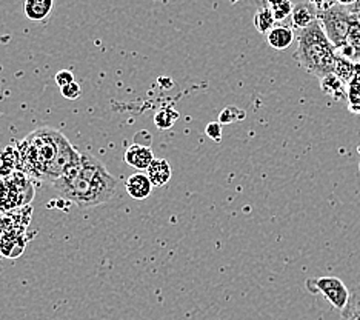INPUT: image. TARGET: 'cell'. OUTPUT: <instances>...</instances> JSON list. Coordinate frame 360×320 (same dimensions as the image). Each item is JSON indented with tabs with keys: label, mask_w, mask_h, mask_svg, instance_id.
<instances>
[{
	"label": "cell",
	"mask_w": 360,
	"mask_h": 320,
	"mask_svg": "<svg viewBox=\"0 0 360 320\" xmlns=\"http://www.w3.org/2000/svg\"><path fill=\"white\" fill-rule=\"evenodd\" d=\"M60 199L86 210L110 202L117 191V180L103 163L89 154L80 159L53 182Z\"/></svg>",
	"instance_id": "obj_1"
},
{
	"label": "cell",
	"mask_w": 360,
	"mask_h": 320,
	"mask_svg": "<svg viewBox=\"0 0 360 320\" xmlns=\"http://www.w3.org/2000/svg\"><path fill=\"white\" fill-rule=\"evenodd\" d=\"M296 39L297 49L294 57L302 68L321 80L335 74L339 54L326 37L321 22L316 20L308 28L297 31Z\"/></svg>",
	"instance_id": "obj_2"
},
{
	"label": "cell",
	"mask_w": 360,
	"mask_h": 320,
	"mask_svg": "<svg viewBox=\"0 0 360 320\" xmlns=\"http://www.w3.org/2000/svg\"><path fill=\"white\" fill-rule=\"evenodd\" d=\"M63 134L53 128H40L28 134L25 141L20 142L18 150L23 172L28 176H36L46 180L53 162L59 151Z\"/></svg>",
	"instance_id": "obj_3"
},
{
	"label": "cell",
	"mask_w": 360,
	"mask_h": 320,
	"mask_svg": "<svg viewBox=\"0 0 360 320\" xmlns=\"http://www.w3.org/2000/svg\"><path fill=\"white\" fill-rule=\"evenodd\" d=\"M34 186L25 172H13L0 180V211H19L30 207Z\"/></svg>",
	"instance_id": "obj_4"
},
{
	"label": "cell",
	"mask_w": 360,
	"mask_h": 320,
	"mask_svg": "<svg viewBox=\"0 0 360 320\" xmlns=\"http://www.w3.org/2000/svg\"><path fill=\"white\" fill-rule=\"evenodd\" d=\"M354 18L356 15L348 11V8L342 4H335L328 11L319 14V22L322 23L326 37L330 39L333 46L339 51L348 45L349 28L353 25Z\"/></svg>",
	"instance_id": "obj_5"
},
{
	"label": "cell",
	"mask_w": 360,
	"mask_h": 320,
	"mask_svg": "<svg viewBox=\"0 0 360 320\" xmlns=\"http://www.w3.org/2000/svg\"><path fill=\"white\" fill-rule=\"evenodd\" d=\"M307 290L313 294H322L323 297L339 311H343L347 308L351 297L349 290L338 277L308 279Z\"/></svg>",
	"instance_id": "obj_6"
},
{
	"label": "cell",
	"mask_w": 360,
	"mask_h": 320,
	"mask_svg": "<svg viewBox=\"0 0 360 320\" xmlns=\"http://www.w3.org/2000/svg\"><path fill=\"white\" fill-rule=\"evenodd\" d=\"M27 248V233H8L0 236V254L8 259L20 257Z\"/></svg>",
	"instance_id": "obj_7"
},
{
	"label": "cell",
	"mask_w": 360,
	"mask_h": 320,
	"mask_svg": "<svg viewBox=\"0 0 360 320\" xmlns=\"http://www.w3.org/2000/svg\"><path fill=\"white\" fill-rule=\"evenodd\" d=\"M154 159L155 158L151 151V148L146 145H141V143L129 145L125 151V162L129 167H133L134 169H139V171L148 169Z\"/></svg>",
	"instance_id": "obj_8"
},
{
	"label": "cell",
	"mask_w": 360,
	"mask_h": 320,
	"mask_svg": "<svg viewBox=\"0 0 360 320\" xmlns=\"http://www.w3.org/2000/svg\"><path fill=\"white\" fill-rule=\"evenodd\" d=\"M316 20H319V11L314 4L311 2H299L294 5V10L291 14V23L294 31H302L308 28L309 25H313Z\"/></svg>",
	"instance_id": "obj_9"
},
{
	"label": "cell",
	"mask_w": 360,
	"mask_h": 320,
	"mask_svg": "<svg viewBox=\"0 0 360 320\" xmlns=\"http://www.w3.org/2000/svg\"><path fill=\"white\" fill-rule=\"evenodd\" d=\"M294 39H296V31L283 23H276V27L266 34L268 45L276 51H283V49L290 48Z\"/></svg>",
	"instance_id": "obj_10"
},
{
	"label": "cell",
	"mask_w": 360,
	"mask_h": 320,
	"mask_svg": "<svg viewBox=\"0 0 360 320\" xmlns=\"http://www.w3.org/2000/svg\"><path fill=\"white\" fill-rule=\"evenodd\" d=\"M127 191L134 200H145L153 193V184L145 172H134L127 180Z\"/></svg>",
	"instance_id": "obj_11"
},
{
	"label": "cell",
	"mask_w": 360,
	"mask_h": 320,
	"mask_svg": "<svg viewBox=\"0 0 360 320\" xmlns=\"http://www.w3.org/2000/svg\"><path fill=\"white\" fill-rule=\"evenodd\" d=\"M53 0H27L23 4V13L32 22H45L51 15Z\"/></svg>",
	"instance_id": "obj_12"
},
{
	"label": "cell",
	"mask_w": 360,
	"mask_h": 320,
	"mask_svg": "<svg viewBox=\"0 0 360 320\" xmlns=\"http://www.w3.org/2000/svg\"><path fill=\"white\" fill-rule=\"evenodd\" d=\"M146 176L151 180L153 186H165L171 176H173V169L167 159H154L150 168L146 169Z\"/></svg>",
	"instance_id": "obj_13"
},
{
	"label": "cell",
	"mask_w": 360,
	"mask_h": 320,
	"mask_svg": "<svg viewBox=\"0 0 360 320\" xmlns=\"http://www.w3.org/2000/svg\"><path fill=\"white\" fill-rule=\"evenodd\" d=\"M340 53L343 54L342 57H345V59H348L351 62H359L360 60V19L354 18L353 20V25H351L349 28V34H348V45L340 49Z\"/></svg>",
	"instance_id": "obj_14"
},
{
	"label": "cell",
	"mask_w": 360,
	"mask_h": 320,
	"mask_svg": "<svg viewBox=\"0 0 360 320\" xmlns=\"http://www.w3.org/2000/svg\"><path fill=\"white\" fill-rule=\"evenodd\" d=\"M274 27H276L274 15L271 10L268 8V5L264 4L255 14V28L260 32V34L266 36Z\"/></svg>",
	"instance_id": "obj_15"
},
{
	"label": "cell",
	"mask_w": 360,
	"mask_h": 320,
	"mask_svg": "<svg viewBox=\"0 0 360 320\" xmlns=\"http://www.w3.org/2000/svg\"><path fill=\"white\" fill-rule=\"evenodd\" d=\"M266 5L271 10L276 23H282L285 19H288L294 10V4L288 0H276V2H266Z\"/></svg>",
	"instance_id": "obj_16"
},
{
	"label": "cell",
	"mask_w": 360,
	"mask_h": 320,
	"mask_svg": "<svg viewBox=\"0 0 360 320\" xmlns=\"http://www.w3.org/2000/svg\"><path fill=\"white\" fill-rule=\"evenodd\" d=\"M321 82H322V89L326 94H330L335 98L345 96V84H343L335 74H331V76L322 79Z\"/></svg>",
	"instance_id": "obj_17"
},
{
	"label": "cell",
	"mask_w": 360,
	"mask_h": 320,
	"mask_svg": "<svg viewBox=\"0 0 360 320\" xmlns=\"http://www.w3.org/2000/svg\"><path fill=\"white\" fill-rule=\"evenodd\" d=\"M179 119V113L173 108H163L155 113L154 123L159 129H169L173 128L176 120Z\"/></svg>",
	"instance_id": "obj_18"
},
{
	"label": "cell",
	"mask_w": 360,
	"mask_h": 320,
	"mask_svg": "<svg viewBox=\"0 0 360 320\" xmlns=\"http://www.w3.org/2000/svg\"><path fill=\"white\" fill-rule=\"evenodd\" d=\"M247 117L243 110L237 108V106H225V108L220 111L219 116V123L220 125H231V123L240 122Z\"/></svg>",
	"instance_id": "obj_19"
},
{
	"label": "cell",
	"mask_w": 360,
	"mask_h": 320,
	"mask_svg": "<svg viewBox=\"0 0 360 320\" xmlns=\"http://www.w3.org/2000/svg\"><path fill=\"white\" fill-rule=\"evenodd\" d=\"M335 76H338L343 84H348V82L354 76V63L345 57L339 56L338 62V70H335Z\"/></svg>",
	"instance_id": "obj_20"
},
{
	"label": "cell",
	"mask_w": 360,
	"mask_h": 320,
	"mask_svg": "<svg viewBox=\"0 0 360 320\" xmlns=\"http://www.w3.org/2000/svg\"><path fill=\"white\" fill-rule=\"evenodd\" d=\"M205 136L211 139L212 142H220L222 141V125L219 122H211L205 128Z\"/></svg>",
	"instance_id": "obj_21"
},
{
	"label": "cell",
	"mask_w": 360,
	"mask_h": 320,
	"mask_svg": "<svg viewBox=\"0 0 360 320\" xmlns=\"http://www.w3.org/2000/svg\"><path fill=\"white\" fill-rule=\"evenodd\" d=\"M60 93L65 98H68V101H76V98H79L82 94V88L77 82H72V84L60 88Z\"/></svg>",
	"instance_id": "obj_22"
},
{
	"label": "cell",
	"mask_w": 360,
	"mask_h": 320,
	"mask_svg": "<svg viewBox=\"0 0 360 320\" xmlns=\"http://www.w3.org/2000/svg\"><path fill=\"white\" fill-rule=\"evenodd\" d=\"M72 82H76L75 80V74H72L70 70H60L59 72L56 74V84L59 85L60 88L72 84Z\"/></svg>",
	"instance_id": "obj_23"
},
{
	"label": "cell",
	"mask_w": 360,
	"mask_h": 320,
	"mask_svg": "<svg viewBox=\"0 0 360 320\" xmlns=\"http://www.w3.org/2000/svg\"><path fill=\"white\" fill-rule=\"evenodd\" d=\"M359 169H360V167H359Z\"/></svg>",
	"instance_id": "obj_24"
}]
</instances>
